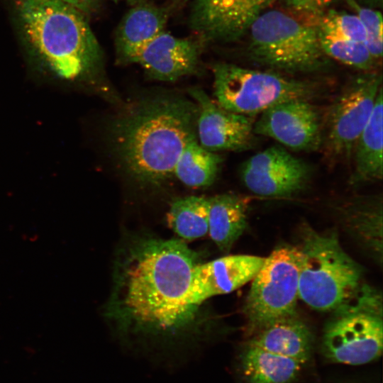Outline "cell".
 I'll return each instance as SVG.
<instances>
[{
    "label": "cell",
    "mask_w": 383,
    "mask_h": 383,
    "mask_svg": "<svg viewBox=\"0 0 383 383\" xmlns=\"http://www.w3.org/2000/svg\"><path fill=\"white\" fill-rule=\"evenodd\" d=\"M200 256L180 239L127 238L118 252L105 315L124 335L174 338L195 331L201 307L189 301Z\"/></svg>",
    "instance_id": "cell-1"
},
{
    "label": "cell",
    "mask_w": 383,
    "mask_h": 383,
    "mask_svg": "<svg viewBox=\"0 0 383 383\" xmlns=\"http://www.w3.org/2000/svg\"><path fill=\"white\" fill-rule=\"evenodd\" d=\"M198 115L193 99L173 93L150 94L122 103L107 125L111 155L134 184L160 187L173 177L184 145L196 136Z\"/></svg>",
    "instance_id": "cell-2"
},
{
    "label": "cell",
    "mask_w": 383,
    "mask_h": 383,
    "mask_svg": "<svg viewBox=\"0 0 383 383\" xmlns=\"http://www.w3.org/2000/svg\"><path fill=\"white\" fill-rule=\"evenodd\" d=\"M16 9L23 35L48 74L62 85L121 103L97 78L101 51L84 13L58 0H18Z\"/></svg>",
    "instance_id": "cell-3"
},
{
    "label": "cell",
    "mask_w": 383,
    "mask_h": 383,
    "mask_svg": "<svg viewBox=\"0 0 383 383\" xmlns=\"http://www.w3.org/2000/svg\"><path fill=\"white\" fill-rule=\"evenodd\" d=\"M299 299L318 311H333L362 286V267L342 248L335 233H304Z\"/></svg>",
    "instance_id": "cell-4"
},
{
    "label": "cell",
    "mask_w": 383,
    "mask_h": 383,
    "mask_svg": "<svg viewBox=\"0 0 383 383\" xmlns=\"http://www.w3.org/2000/svg\"><path fill=\"white\" fill-rule=\"evenodd\" d=\"M249 32L250 57L270 70L315 73L326 70L330 65L316 26L303 23L281 11L263 12Z\"/></svg>",
    "instance_id": "cell-5"
},
{
    "label": "cell",
    "mask_w": 383,
    "mask_h": 383,
    "mask_svg": "<svg viewBox=\"0 0 383 383\" xmlns=\"http://www.w3.org/2000/svg\"><path fill=\"white\" fill-rule=\"evenodd\" d=\"M332 311L322 336L325 358L335 363L360 365L380 357L383 348L381 292L362 284L353 297Z\"/></svg>",
    "instance_id": "cell-6"
},
{
    "label": "cell",
    "mask_w": 383,
    "mask_h": 383,
    "mask_svg": "<svg viewBox=\"0 0 383 383\" xmlns=\"http://www.w3.org/2000/svg\"><path fill=\"white\" fill-rule=\"evenodd\" d=\"M216 102L238 114L255 117L276 104L294 99L311 100L322 93L321 84L230 63L213 66Z\"/></svg>",
    "instance_id": "cell-7"
},
{
    "label": "cell",
    "mask_w": 383,
    "mask_h": 383,
    "mask_svg": "<svg viewBox=\"0 0 383 383\" xmlns=\"http://www.w3.org/2000/svg\"><path fill=\"white\" fill-rule=\"evenodd\" d=\"M301 255L299 248L281 247L265 257L244 305L249 331L296 313Z\"/></svg>",
    "instance_id": "cell-8"
},
{
    "label": "cell",
    "mask_w": 383,
    "mask_h": 383,
    "mask_svg": "<svg viewBox=\"0 0 383 383\" xmlns=\"http://www.w3.org/2000/svg\"><path fill=\"white\" fill-rule=\"evenodd\" d=\"M382 88L381 74L365 72L351 78L329 104L323 114L321 149L331 161L351 160Z\"/></svg>",
    "instance_id": "cell-9"
},
{
    "label": "cell",
    "mask_w": 383,
    "mask_h": 383,
    "mask_svg": "<svg viewBox=\"0 0 383 383\" xmlns=\"http://www.w3.org/2000/svg\"><path fill=\"white\" fill-rule=\"evenodd\" d=\"M312 173L309 163L279 145L251 156L240 169L242 181L250 192L271 197H287L303 191Z\"/></svg>",
    "instance_id": "cell-10"
},
{
    "label": "cell",
    "mask_w": 383,
    "mask_h": 383,
    "mask_svg": "<svg viewBox=\"0 0 383 383\" xmlns=\"http://www.w3.org/2000/svg\"><path fill=\"white\" fill-rule=\"evenodd\" d=\"M322 120L323 114L311 100L294 99L262 112L253 131L291 150L312 152L321 148Z\"/></svg>",
    "instance_id": "cell-11"
},
{
    "label": "cell",
    "mask_w": 383,
    "mask_h": 383,
    "mask_svg": "<svg viewBox=\"0 0 383 383\" xmlns=\"http://www.w3.org/2000/svg\"><path fill=\"white\" fill-rule=\"evenodd\" d=\"M188 92L199 107L196 138L203 148L216 152L243 151L254 146L257 136L254 117L222 108L200 88H192Z\"/></svg>",
    "instance_id": "cell-12"
},
{
    "label": "cell",
    "mask_w": 383,
    "mask_h": 383,
    "mask_svg": "<svg viewBox=\"0 0 383 383\" xmlns=\"http://www.w3.org/2000/svg\"><path fill=\"white\" fill-rule=\"evenodd\" d=\"M276 0H194L192 28L202 40L231 42L249 30Z\"/></svg>",
    "instance_id": "cell-13"
},
{
    "label": "cell",
    "mask_w": 383,
    "mask_h": 383,
    "mask_svg": "<svg viewBox=\"0 0 383 383\" xmlns=\"http://www.w3.org/2000/svg\"><path fill=\"white\" fill-rule=\"evenodd\" d=\"M265 257L250 255H231L199 263L194 269L189 301L201 307L209 299L232 292L251 281Z\"/></svg>",
    "instance_id": "cell-14"
},
{
    "label": "cell",
    "mask_w": 383,
    "mask_h": 383,
    "mask_svg": "<svg viewBox=\"0 0 383 383\" xmlns=\"http://www.w3.org/2000/svg\"><path fill=\"white\" fill-rule=\"evenodd\" d=\"M199 55L195 40L163 31L144 45L131 63L140 65L153 79L174 82L196 72Z\"/></svg>",
    "instance_id": "cell-15"
},
{
    "label": "cell",
    "mask_w": 383,
    "mask_h": 383,
    "mask_svg": "<svg viewBox=\"0 0 383 383\" xmlns=\"http://www.w3.org/2000/svg\"><path fill=\"white\" fill-rule=\"evenodd\" d=\"M248 343L305 365L311 357L313 338L309 328L296 313L261 328Z\"/></svg>",
    "instance_id": "cell-16"
},
{
    "label": "cell",
    "mask_w": 383,
    "mask_h": 383,
    "mask_svg": "<svg viewBox=\"0 0 383 383\" xmlns=\"http://www.w3.org/2000/svg\"><path fill=\"white\" fill-rule=\"evenodd\" d=\"M383 94L379 90L371 116L357 139L351 160L349 183L353 186L377 182L383 177Z\"/></svg>",
    "instance_id": "cell-17"
},
{
    "label": "cell",
    "mask_w": 383,
    "mask_h": 383,
    "mask_svg": "<svg viewBox=\"0 0 383 383\" xmlns=\"http://www.w3.org/2000/svg\"><path fill=\"white\" fill-rule=\"evenodd\" d=\"M167 11L150 4H140L123 16L116 35L118 57L131 63L138 51L155 37L165 31Z\"/></svg>",
    "instance_id": "cell-18"
},
{
    "label": "cell",
    "mask_w": 383,
    "mask_h": 383,
    "mask_svg": "<svg viewBox=\"0 0 383 383\" xmlns=\"http://www.w3.org/2000/svg\"><path fill=\"white\" fill-rule=\"evenodd\" d=\"M209 231L220 251L228 252L247 226L248 199L235 194L208 198Z\"/></svg>",
    "instance_id": "cell-19"
},
{
    "label": "cell",
    "mask_w": 383,
    "mask_h": 383,
    "mask_svg": "<svg viewBox=\"0 0 383 383\" xmlns=\"http://www.w3.org/2000/svg\"><path fill=\"white\" fill-rule=\"evenodd\" d=\"M304 365L247 343L240 356L243 383H292Z\"/></svg>",
    "instance_id": "cell-20"
},
{
    "label": "cell",
    "mask_w": 383,
    "mask_h": 383,
    "mask_svg": "<svg viewBox=\"0 0 383 383\" xmlns=\"http://www.w3.org/2000/svg\"><path fill=\"white\" fill-rule=\"evenodd\" d=\"M338 209L348 226L382 260V195L353 197Z\"/></svg>",
    "instance_id": "cell-21"
},
{
    "label": "cell",
    "mask_w": 383,
    "mask_h": 383,
    "mask_svg": "<svg viewBox=\"0 0 383 383\" xmlns=\"http://www.w3.org/2000/svg\"><path fill=\"white\" fill-rule=\"evenodd\" d=\"M222 162L221 155L203 148L194 136L182 150L173 176L189 187H209L215 182Z\"/></svg>",
    "instance_id": "cell-22"
},
{
    "label": "cell",
    "mask_w": 383,
    "mask_h": 383,
    "mask_svg": "<svg viewBox=\"0 0 383 383\" xmlns=\"http://www.w3.org/2000/svg\"><path fill=\"white\" fill-rule=\"evenodd\" d=\"M167 221L180 240L192 241L204 237L209 231L208 198L187 196L174 199Z\"/></svg>",
    "instance_id": "cell-23"
},
{
    "label": "cell",
    "mask_w": 383,
    "mask_h": 383,
    "mask_svg": "<svg viewBox=\"0 0 383 383\" xmlns=\"http://www.w3.org/2000/svg\"><path fill=\"white\" fill-rule=\"evenodd\" d=\"M316 28L321 48L327 57L363 72H370L376 65L377 61L365 43L342 38L317 26Z\"/></svg>",
    "instance_id": "cell-24"
},
{
    "label": "cell",
    "mask_w": 383,
    "mask_h": 383,
    "mask_svg": "<svg viewBox=\"0 0 383 383\" xmlns=\"http://www.w3.org/2000/svg\"><path fill=\"white\" fill-rule=\"evenodd\" d=\"M316 26L350 40L366 41L365 29L357 15L329 10L319 16Z\"/></svg>",
    "instance_id": "cell-25"
},
{
    "label": "cell",
    "mask_w": 383,
    "mask_h": 383,
    "mask_svg": "<svg viewBox=\"0 0 383 383\" xmlns=\"http://www.w3.org/2000/svg\"><path fill=\"white\" fill-rule=\"evenodd\" d=\"M366 32L365 44L377 61L382 56V17L379 11L352 4Z\"/></svg>",
    "instance_id": "cell-26"
},
{
    "label": "cell",
    "mask_w": 383,
    "mask_h": 383,
    "mask_svg": "<svg viewBox=\"0 0 383 383\" xmlns=\"http://www.w3.org/2000/svg\"><path fill=\"white\" fill-rule=\"evenodd\" d=\"M284 4L297 12L320 16L335 0H282Z\"/></svg>",
    "instance_id": "cell-27"
},
{
    "label": "cell",
    "mask_w": 383,
    "mask_h": 383,
    "mask_svg": "<svg viewBox=\"0 0 383 383\" xmlns=\"http://www.w3.org/2000/svg\"><path fill=\"white\" fill-rule=\"evenodd\" d=\"M64 3L68 4L83 13H87L90 11L96 0H58Z\"/></svg>",
    "instance_id": "cell-28"
},
{
    "label": "cell",
    "mask_w": 383,
    "mask_h": 383,
    "mask_svg": "<svg viewBox=\"0 0 383 383\" xmlns=\"http://www.w3.org/2000/svg\"><path fill=\"white\" fill-rule=\"evenodd\" d=\"M370 1L372 2H374V3H378V2H382V0H370Z\"/></svg>",
    "instance_id": "cell-29"
}]
</instances>
